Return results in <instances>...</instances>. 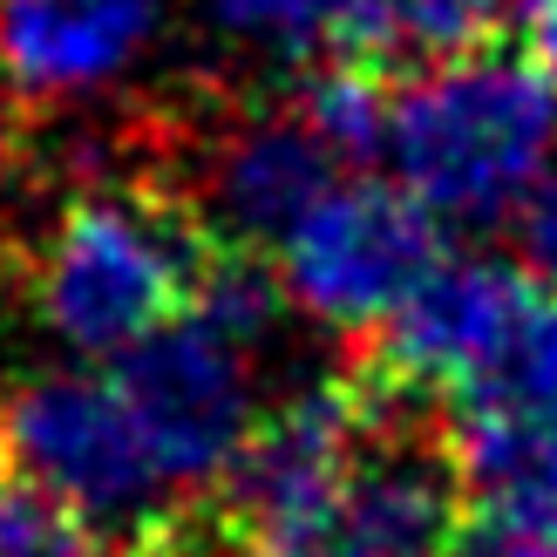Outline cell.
<instances>
[{
	"label": "cell",
	"instance_id": "5bb4252c",
	"mask_svg": "<svg viewBox=\"0 0 557 557\" xmlns=\"http://www.w3.org/2000/svg\"><path fill=\"white\" fill-rule=\"evenodd\" d=\"M8 163H14V123H8V109H0V177H8Z\"/></svg>",
	"mask_w": 557,
	"mask_h": 557
},
{
	"label": "cell",
	"instance_id": "8992f818",
	"mask_svg": "<svg viewBox=\"0 0 557 557\" xmlns=\"http://www.w3.org/2000/svg\"><path fill=\"white\" fill-rule=\"evenodd\" d=\"M109 381H116L136 435L150 442L163 483L184 504H198L225 476V462L259 422L252 347H238L232 333H218L198 313H184L163 333H150L144 347H129Z\"/></svg>",
	"mask_w": 557,
	"mask_h": 557
},
{
	"label": "cell",
	"instance_id": "8fae6325",
	"mask_svg": "<svg viewBox=\"0 0 557 557\" xmlns=\"http://www.w3.org/2000/svg\"><path fill=\"white\" fill-rule=\"evenodd\" d=\"M0 557H109V544L62 496H48L41 483L0 462Z\"/></svg>",
	"mask_w": 557,
	"mask_h": 557
},
{
	"label": "cell",
	"instance_id": "9a60e30c",
	"mask_svg": "<svg viewBox=\"0 0 557 557\" xmlns=\"http://www.w3.org/2000/svg\"><path fill=\"white\" fill-rule=\"evenodd\" d=\"M129 557H198V550H177V544H171V550H129Z\"/></svg>",
	"mask_w": 557,
	"mask_h": 557
},
{
	"label": "cell",
	"instance_id": "5b68a950",
	"mask_svg": "<svg viewBox=\"0 0 557 557\" xmlns=\"http://www.w3.org/2000/svg\"><path fill=\"white\" fill-rule=\"evenodd\" d=\"M272 259H278V278H286V299H299L313 320L360 341L387 313H401L408 293L449 252H442V225L401 184L354 177V184H333L286 232Z\"/></svg>",
	"mask_w": 557,
	"mask_h": 557
},
{
	"label": "cell",
	"instance_id": "52a82bcc",
	"mask_svg": "<svg viewBox=\"0 0 557 557\" xmlns=\"http://www.w3.org/2000/svg\"><path fill=\"white\" fill-rule=\"evenodd\" d=\"M198 157V184L184 198L205 211L218 238L252 245V252H278L286 232L341 184V157L306 123L299 89L225 109Z\"/></svg>",
	"mask_w": 557,
	"mask_h": 557
},
{
	"label": "cell",
	"instance_id": "30bf717a",
	"mask_svg": "<svg viewBox=\"0 0 557 557\" xmlns=\"http://www.w3.org/2000/svg\"><path fill=\"white\" fill-rule=\"evenodd\" d=\"M211 21L225 27L232 41L265 48L293 69H320L341 48V21H333V0H211Z\"/></svg>",
	"mask_w": 557,
	"mask_h": 557
},
{
	"label": "cell",
	"instance_id": "7a4b0ae2",
	"mask_svg": "<svg viewBox=\"0 0 557 557\" xmlns=\"http://www.w3.org/2000/svg\"><path fill=\"white\" fill-rule=\"evenodd\" d=\"M557 144V89L523 48H483L395 75L387 163L435 225H496L544 177Z\"/></svg>",
	"mask_w": 557,
	"mask_h": 557
},
{
	"label": "cell",
	"instance_id": "7c38bea8",
	"mask_svg": "<svg viewBox=\"0 0 557 557\" xmlns=\"http://www.w3.org/2000/svg\"><path fill=\"white\" fill-rule=\"evenodd\" d=\"M517 252H523V272L557 293V157L544 163L531 198L517 205Z\"/></svg>",
	"mask_w": 557,
	"mask_h": 557
},
{
	"label": "cell",
	"instance_id": "4fadbf2b",
	"mask_svg": "<svg viewBox=\"0 0 557 557\" xmlns=\"http://www.w3.org/2000/svg\"><path fill=\"white\" fill-rule=\"evenodd\" d=\"M523 54L544 69V82L557 89V0H544L537 21H531V35H523Z\"/></svg>",
	"mask_w": 557,
	"mask_h": 557
},
{
	"label": "cell",
	"instance_id": "9c48e42d",
	"mask_svg": "<svg viewBox=\"0 0 557 557\" xmlns=\"http://www.w3.org/2000/svg\"><path fill=\"white\" fill-rule=\"evenodd\" d=\"M469 496L557 504V422L544 429H456Z\"/></svg>",
	"mask_w": 557,
	"mask_h": 557
},
{
	"label": "cell",
	"instance_id": "6da1fadb",
	"mask_svg": "<svg viewBox=\"0 0 557 557\" xmlns=\"http://www.w3.org/2000/svg\"><path fill=\"white\" fill-rule=\"evenodd\" d=\"M205 211L171 177L89 184L62 205L35 259V313L69 354L123 360L150 333L184 320L218 259Z\"/></svg>",
	"mask_w": 557,
	"mask_h": 557
},
{
	"label": "cell",
	"instance_id": "277c9868",
	"mask_svg": "<svg viewBox=\"0 0 557 557\" xmlns=\"http://www.w3.org/2000/svg\"><path fill=\"white\" fill-rule=\"evenodd\" d=\"M368 429V381L354 360H333L326 374L278 395L252 435L238 442L190 517H198L205 557H326L341 523L347 469Z\"/></svg>",
	"mask_w": 557,
	"mask_h": 557
},
{
	"label": "cell",
	"instance_id": "3957f363",
	"mask_svg": "<svg viewBox=\"0 0 557 557\" xmlns=\"http://www.w3.org/2000/svg\"><path fill=\"white\" fill-rule=\"evenodd\" d=\"M0 462L41 483L89 523L109 557L129 550H198V517L163 483L150 442L136 435L116 381L54 368L0 395ZM205 557V550H198Z\"/></svg>",
	"mask_w": 557,
	"mask_h": 557
},
{
	"label": "cell",
	"instance_id": "ba28073f",
	"mask_svg": "<svg viewBox=\"0 0 557 557\" xmlns=\"http://www.w3.org/2000/svg\"><path fill=\"white\" fill-rule=\"evenodd\" d=\"M157 27V0H0V69L21 96H89Z\"/></svg>",
	"mask_w": 557,
	"mask_h": 557
}]
</instances>
